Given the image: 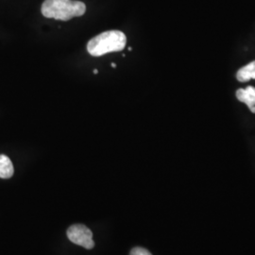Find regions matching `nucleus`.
<instances>
[{
	"instance_id": "obj_1",
	"label": "nucleus",
	"mask_w": 255,
	"mask_h": 255,
	"mask_svg": "<svg viewBox=\"0 0 255 255\" xmlns=\"http://www.w3.org/2000/svg\"><path fill=\"white\" fill-rule=\"evenodd\" d=\"M41 11L46 18L68 21L82 16L86 11V6L82 1L77 0H45Z\"/></svg>"
},
{
	"instance_id": "obj_7",
	"label": "nucleus",
	"mask_w": 255,
	"mask_h": 255,
	"mask_svg": "<svg viewBox=\"0 0 255 255\" xmlns=\"http://www.w3.org/2000/svg\"><path fill=\"white\" fill-rule=\"evenodd\" d=\"M129 255H152L147 250L144 249V248H140V247H136L134 249H132L130 251Z\"/></svg>"
},
{
	"instance_id": "obj_9",
	"label": "nucleus",
	"mask_w": 255,
	"mask_h": 255,
	"mask_svg": "<svg viewBox=\"0 0 255 255\" xmlns=\"http://www.w3.org/2000/svg\"><path fill=\"white\" fill-rule=\"evenodd\" d=\"M98 73H99V72H98V70H94V74H96V75H97Z\"/></svg>"
},
{
	"instance_id": "obj_2",
	"label": "nucleus",
	"mask_w": 255,
	"mask_h": 255,
	"mask_svg": "<svg viewBox=\"0 0 255 255\" xmlns=\"http://www.w3.org/2000/svg\"><path fill=\"white\" fill-rule=\"evenodd\" d=\"M127 44V37L120 30H108L94 37L87 44V51L94 57L110 52L122 51Z\"/></svg>"
},
{
	"instance_id": "obj_4",
	"label": "nucleus",
	"mask_w": 255,
	"mask_h": 255,
	"mask_svg": "<svg viewBox=\"0 0 255 255\" xmlns=\"http://www.w3.org/2000/svg\"><path fill=\"white\" fill-rule=\"evenodd\" d=\"M237 98L240 102L245 103L250 108H254L255 106V88L253 86H248L245 89H238L237 91Z\"/></svg>"
},
{
	"instance_id": "obj_3",
	"label": "nucleus",
	"mask_w": 255,
	"mask_h": 255,
	"mask_svg": "<svg viewBox=\"0 0 255 255\" xmlns=\"http://www.w3.org/2000/svg\"><path fill=\"white\" fill-rule=\"evenodd\" d=\"M67 237L74 244L87 250H91L95 246L91 230L82 224H76L69 227L67 230Z\"/></svg>"
},
{
	"instance_id": "obj_5",
	"label": "nucleus",
	"mask_w": 255,
	"mask_h": 255,
	"mask_svg": "<svg viewBox=\"0 0 255 255\" xmlns=\"http://www.w3.org/2000/svg\"><path fill=\"white\" fill-rule=\"evenodd\" d=\"M237 79L240 82H247L251 80H255V61L240 68L237 71Z\"/></svg>"
},
{
	"instance_id": "obj_8",
	"label": "nucleus",
	"mask_w": 255,
	"mask_h": 255,
	"mask_svg": "<svg viewBox=\"0 0 255 255\" xmlns=\"http://www.w3.org/2000/svg\"><path fill=\"white\" fill-rule=\"evenodd\" d=\"M112 67H113V68H116L117 65H116V64H112Z\"/></svg>"
},
{
	"instance_id": "obj_6",
	"label": "nucleus",
	"mask_w": 255,
	"mask_h": 255,
	"mask_svg": "<svg viewBox=\"0 0 255 255\" xmlns=\"http://www.w3.org/2000/svg\"><path fill=\"white\" fill-rule=\"evenodd\" d=\"M13 172V164L9 157L6 155H0V178L9 179L12 177Z\"/></svg>"
}]
</instances>
